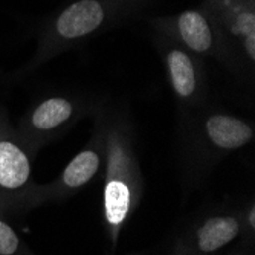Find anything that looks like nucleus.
<instances>
[{
  "label": "nucleus",
  "mask_w": 255,
  "mask_h": 255,
  "mask_svg": "<svg viewBox=\"0 0 255 255\" xmlns=\"http://www.w3.org/2000/svg\"><path fill=\"white\" fill-rule=\"evenodd\" d=\"M25 252L26 249L23 248L14 228L0 214V255H23Z\"/></svg>",
  "instance_id": "9d476101"
},
{
  "label": "nucleus",
  "mask_w": 255,
  "mask_h": 255,
  "mask_svg": "<svg viewBox=\"0 0 255 255\" xmlns=\"http://www.w3.org/2000/svg\"><path fill=\"white\" fill-rule=\"evenodd\" d=\"M254 136L251 121L211 104L179 117V141L196 160H219L249 145Z\"/></svg>",
  "instance_id": "20e7f679"
},
{
  "label": "nucleus",
  "mask_w": 255,
  "mask_h": 255,
  "mask_svg": "<svg viewBox=\"0 0 255 255\" xmlns=\"http://www.w3.org/2000/svg\"><path fill=\"white\" fill-rule=\"evenodd\" d=\"M153 44L164 61L168 84L177 104L179 117L206 104L208 81L205 63L170 37L156 34Z\"/></svg>",
  "instance_id": "423d86ee"
},
{
  "label": "nucleus",
  "mask_w": 255,
  "mask_h": 255,
  "mask_svg": "<svg viewBox=\"0 0 255 255\" xmlns=\"http://www.w3.org/2000/svg\"><path fill=\"white\" fill-rule=\"evenodd\" d=\"M154 0H72L46 20L37 49L23 71L31 72L103 32L144 15Z\"/></svg>",
  "instance_id": "f257e3e1"
},
{
  "label": "nucleus",
  "mask_w": 255,
  "mask_h": 255,
  "mask_svg": "<svg viewBox=\"0 0 255 255\" xmlns=\"http://www.w3.org/2000/svg\"><path fill=\"white\" fill-rule=\"evenodd\" d=\"M205 9L236 43L248 64L255 67V8L240 0H202Z\"/></svg>",
  "instance_id": "6e6552de"
},
{
  "label": "nucleus",
  "mask_w": 255,
  "mask_h": 255,
  "mask_svg": "<svg viewBox=\"0 0 255 255\" xmlns=\"http://www.w3.org/2000/svg\"><path fill=\"white\" fill-rule=\"evenodd\" d=\"M97 103L75 94L48 95L34 103L14 126L23 147L32 157L40 148L66 134Z\"/></svg>",
  "instance_id": "39448f33"
},
{
  "label": "nucleus",
  "mask_w": 255,
  "mask_h": 255,
  "mask_svg": "<svg viewBox=\"0 0 255 255\" xmlns=\"http://www.w3.org/2000/svg\"><path fill=\"white\" fill-rule=\"evenodd\" d=\"M106 117V185L104 219L112 233L124 225L131 213L136 194L139 167L134 147V126L123 107L104 104Z\"/></svg>",
  "instance_id": "f03ea898"
},
{
  "label": "nucleus",
  "mask_w": 255,
  "mask_h": 255,
  "mask_svg": "<svg viewBox=\"0 0 255 255\" xmlns=\"http://www.w3.org/2000/svg\"><path fill=\"white\" fill-rule=\"evenodd\" d=\"M31 156L20 142L9 113L0 106V214L28 202Z\"/></svg>",
  "instance_id": "0eeeda50"
},
{
  "label": "nucleus",
  "mask_w": 255,
  "mask_h": 255,
  "mask_svg": "<svg viewBox=\"0 0 255 255\" xmlns=\"http://www.w3.org/2000/svg\"><path fill=\"white\" fill-rule=\"evenodd\" d=\"M240 234V220L233 214L211 216L202 222L194 231L191 240L193 249L187 254L208 255L213 254L228 243L234 242Z\"/></svg>",
  "instance_id": "1a4fd4ad"
},
{
  "label": "nucleus",
  "mask_w": 255,
  "mask_h": 255,
  "mask_svg": "<svg viewBox=\"0 0 255 255\" xmlns=\"http://www.w3.org/2000/svg\"><path fill=\"white\" fill-rule=\"evenodd\" d=\"M150 25L156 34L173 38L202 60L217 61L240 78L254 74V69L248 64L236 43L200 6L173 15L154 17L150 20Z\"/></svg>",
  "instance_id": "7ed1b4c3"
}]
</instances>
